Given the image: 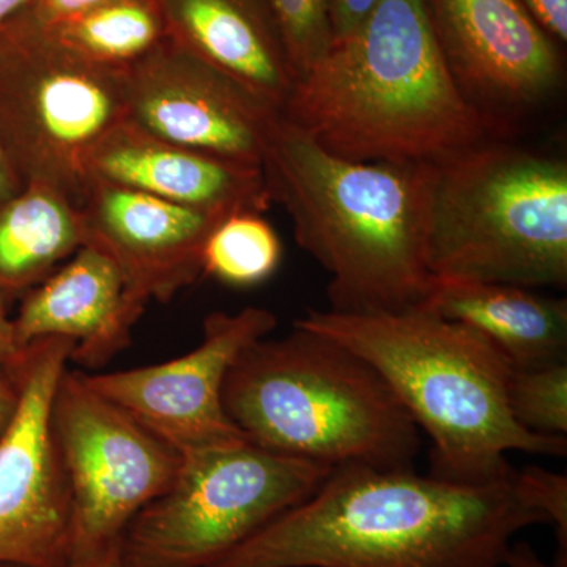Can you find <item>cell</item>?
<instances>
[{
    "instance_id": "cell-1",
    "label": "cell",
    "mask_w": 567,
    "mask_h": 567,
    "mask_svg": "<svg viewBox=\"0 0 567 567\" xmlns=\"http://www.w3.org/2000/svg\"><path fill=\"white\" fill-rule=\"evenodd\" d=\"M537 524L546 517L522 495L516 468L470 484L342 465L210 567H502L514 536Z\"/></svg>"
},
{
    "instance_id": "cell-2",
    "label": "cell",
    "mask_w": 567,
    "mask_h": 567,
    "mask_svg": "<svg viewBox=\"0 0 567 567\" xmlns=\"http://www.w3.org/2000/svg\"><path fill=\"white\" fill-rule=\"evenodd\" d=\"M281 115L324 151L360 163H434L488 132L447 66L425 0H380L295 82Z\"/></svg>"
},
{
    "instance_id": "cell-3",
    "label": "cell",
    "mask_w": 567,
    "mask_h": 567,
    "mask_svg": "<svg viewBox=\"0 0 567 567\" xmlns=\"http://www.w3.org/2000/svg\"><path fill=\"white\" fill-rule=\"evenodd\" d=\"M262 171L295 240L330 275V311L393 312L424 300L431 163H360L279 117Z\"/></svg>"
},
{
    "instance_id": "cell-4",
    "label": "cell",
    "mask_w": 567,
    "mask_h": 567,
    "mask_svg": "<svg viewBox=\"0 0 567 567\" xmlns=\"http://www.w3.org/2000/svg\"><path fill=\"white\" fill-rule=\"evenodd\" d=\"M295 324L374 365L431 439V475L488 483L513 472L511 451L566 456V436L535 434L513 416L507 385L514 368L502 352L473 328L423 303L371 315L309 309Z\"/></svg>"
},
{
    "instance_id": "cell-5",
    "label": "cell",
    "mask_w": 567,
    "mask_h": 567,
    "mask_svg": "<svg viewBox=\"0 0 567 567\" xmlns=\"http://www.w3.org/2000/svg\"><path fill=\"white\" fill-rule=\"evenodd\" d=\"M223 404L254 445L331 468H413L420 453V429L374 365L298 324L240 353Z\"/></svg>"
},
{
    "instance_id": "cell-6",
    "label": "cell",
    "mask_w": 567,
    "mask_h": 567,
    "mask_svg": "<svg viewBox=\"0 0 567 567\" xmlns=\"http://www.w3.org/2000/svg\"><path fill=\"white\" fill-rule=\"evenodd\" d=\"M431 167L432 278L566 286V162L484 141Z\"/></svg>"
},
{
    "instance_id": "cell-7",
    "label": "cell",
    "mask_w": 567,
    "mask_h": 567,
    "mask_svg": "<svg viewBox=\"0 0 567 567\" xmlns=\"http://www.w3.org/2000/svg\"><path fill=\"white\" fill-rule=\"evenodd\" d=\"M181 456L171 487L123 533V567H210L303 503L333 470L248 439Z\"/></svg>"
},
{
    "instance_id": "cell-8",
    "label": "cell",
    "mask_w": 567,
    "mask_h": 567,
    "mask_svg": "<svg viewBox=\"0 0 567 567\" xmlns=\"http://www.w3.org/2000/svg\"><path fill=\"white\" fill-rule=\"evenodd\" d=\"M123 121L122 71L87 61L24 14L0 28V142L22 186H51L80 205L89 155Z\"/></svg>"
},
{
    "instance_id": "cell-9",
    "label": "cell",
    "mask_w": 567,
    "mask_h": 567,
    "mask_svg": "<svg viewBox=\"0 0 567 567\" xmlns=\"http://www.w3.org/2000/svg\"><path fill=\"white\" fill-rule=\"evenodd\" d=\"M51 427L73 505L71 559L118 546L142 507L174 483L181 453L69 369L55 388Z\"/></svg>"
},
{
    "instance_id": "cell-10",
    "label": "cell",
    "mask_w": 567,
    "mask_h": 567,
    "mask_svg": "<svg viewBox=\"0 0 567 567\" xmlns=\"http://www.w3.org/2000/svg\"><path fill=\"white\" fill-rule=\"evenodd\" d=\"M74 346L65 338L29 346L17 413L0 436V565H70L73 505L51 406Z\"/></svg>"
},
{
    "instance_id": "cell-11",
    "label": "cell",
    "mask_w": 567,
    "mask_h": 567,
    "mask_svg": "<svg viewBox=\"0 0 567 567\" xmlns=\"http://www.w3.org/2000/svg\"><path fill=\"white\" fill-rule=\"evenodd\" d=\"M276 323L274 312L256 306L212 312L192 352L128 371L84 372L85 380L181 454L235 442L246 436L224 410V382L240 353Z\"/></svg>"
},
{
    "instance_id": "cell-12",
    "label": "cell",
    "mask_w": 567,
    "mask_h": 567,
    "mask_svg": "<svg viewBox=\"0 0 567 567\" xmlns=\"http://www.w3.org/2000/svg\"><path fill=\"white\" fill-rule=\"evenodd\" d=\"M126 121L159 140L262 167L281 112L167 39L122 71Z\"/></svg>"
},
{
    "instance_id": "cell-13",
    "label": "cell",
    "mask_w": 567,
    "mask_h": 567,
    "mask_svg": "<svg viewBox=\"0 0 567 567\" xmlns=\"http://www.w3.org/2000/svg\"><path fill=\"white\" fill-rule=\"evenodd\" d=\"M84 245L111 257L130 297L167 303L203 276L208 235L226 218L151 194L89 182L80 204Z\"/></svg>"
},
{
    "instance_id": "cell-14",
    "label": "cell",
    "mask_w": 567,
    "mask_h": 567,
    "mask_svg": "<svg viewBox=\"0 0 567 567\" xmlns=\"http://www.w3.org/2000/svg\"><path fill=\"white\" fill-rule=\"evenodd\" d=\"M451 73L470 100L528 106L561 76L557 43L520 0H425Z\"/></svg>"
},
{
    "instance_id": "cell-15",
    "label": "cell",
    "mask_w": 567,
    "mask_h": 567,
    "mask_svg": "<svg viewBox=\"0 0 567 567\" xmlns=\"http://www.w3.org/2000/svg\"><path fill=\"white\" fill-rule=\"evenodd\" d=\"M92 181L223 216L264 213L271 204L262 167L159 140L128 121L112 128L89 155Z\"/></svg>"
},
{
    "instance_id": "cell-16",
    "label": "cell",
    "mask_w": 567,
    "mask_h": 567,
    "mask_svg": "<svg viewBox=\"0 0 567 567\" xmlns=\"http://www.w3.org/2000/svg\"><path fill=\"white\" fill-rule=\"evenodd\" d=\"M145 306L126 290L111 257L82 245L35 289L22 297L13 319L22 347L48 338L73 341L71 361L99 369L130 344Z\"/></svg>"
},
{
    "instance_id": "cell-17",
    "label": "cell",
    "mask_w": 567,
    "mask_h": 567,
    "mask_svg": "<svg viewBox=\"0 0 567 567\" xmlns=\"http://www.w3.org/2000/svg\"><path fill=\"white\" fill-rule=\"evenodd\" d=\"M167 35L282 112L293 78L268 0H159Z\"/></svg>"
},
{
    "instance_id": "cell-18",
    "label": "cell",
    "mask_w": 567,
    "mask_h": 567,
    "mask_svg": "<svg viewBox=\"0 0 567 567\" xmlns=\"http://www.w3.org/2000/svg\"><path fill=\"white\" fill-rule=\"evenodd\" d=\"M424 306L492 342L514 369L567 361V303L513 284L432 278Z\"/></svg>"
},
{
    "instance_id": "cell-19",
    "label": "cell",
    "mask_w": 567,
    "mask_h": 567,
    "mask_svg": "<svg viewBox=\"0 0 567 567\" xmlns=\"http://www.w3.org/2000/svg\"><path fill=\"white\" fill-rule=\"evenodd\" d=\"M82 245L80 205L51 186H22L0 203V300L31 292Z\"/></svg>"
},
{
    "instance_id": "cell-20",
    "label": "cell",
    "mask_w": 567,
    "mask_h": 567,
    "mask_svg": "<svg viewBox=\"0 0 567 567\" xmlns=\"http://www.w3.org/2000/svg\"><path fill=\"white\" fill-rule=\"evenodd\" d=\"M51 29L96 65L125 71L169 39L159 0H103Z\"/></svg>"
},
{
    "instance_id": "cell-21",
    "label": "cell",
    "mask_w": 567,
    "mask_h": 567,
    "mask_svg": "<svg viewBox=\"0 0 567 567\" xmlns=\"http://www.w3.org/2000/svg\"><path fill=\"white\" fill-rule=\"evenodd\" d=\"M281 260V238L262 213H234L216 224L208 235L203 275L245 289L270 279Z\"/></svg>"
},
{
    "instance_id": "cell-22",
    "label": "cell",
    "mask_w": 567,
    "mask_h": 567,
    "mask_svg": "<svg viewBox=\"0 0 567 567\" xmlns=\"http://www.w3.org/2000/svg\"><path fill=\"white\" fill-rule=\"evenodd\" d=\"M507 401L522 427L567 439V361L535 369H513Z\"/></svg>"
},
{
    "instance_id": "cell-23",
    "label": "cell",
    "mask_w": 567,
    "mask_h": 567,
    "mask_svg": "<svg viewBox=\"0 0 567 567\" xmlns=\"http://www.w3.org/2000/svg\"><path fill=\"white\" fill-rule=\"evenodd\" d=\"M293 84L333 47L331 0H268Z\"/></svg>"
},
{
    "instance_id": "cell-24",
    "label": "cell",
    "mask_w": 567,
    "mask_h": 567,
    "mask_svg": "<svg viewBox=\"0 0 567 567\" xmlns=\"http://www.w3.org/2000/svg\"><path fill=\"white\" fill-rule=\"evenodd\" d=\"M516 480L529 505L557 529L558 565L567 566V476L532 465L516 470Z\"/></svg>"
},
{
    "instance_id": "cell-25",
    "label": "cell",
    "mask_w": 567,
    "mask_h": 567,
    "mask_svg": "<svg viewBox=\"0 0 567 567\" xmlns=\"http://www.w3.org/2000/svg\"><path fill=\"white\" fill-rule=\"evenodd\" d=\"M29 360V347H22L14 334L13 319L7 315L6 305L0 300V371L20 383Z\"/></svg>"
},
{
    "instance_id": "cell-26",
    "label": "cell",
    "mask_w": 567,
    "mask_h": 567,
    "mask_svg": "<svg viewBox=\"0 0 567 567\" xmlns=\"http://www.w3.org/2000/svg\"><path fill=\"white\" fill-rule=\"evenodd\" d=\"M100 2L103 0H31L21 14L43 28H54L82 11L99 6Z\"/></svg>"
},
{
    "instance_id": "cell-27",
    "label": "cell",
    "mask_w": 567,
    "mask_h": 567,
    "mask_svg": "<svg viewBox=\"0 0 567 567\" xmlns=\"http://www.w3.org/2000/svg\"><path fill=\"white\" fill-rule=\"evenodd\" d=\"M379 2L380 0H331L333 44L358 31Z\"/></svg>"
},
{
    "instance_id": "cell-28",
    "label": "cell",
    "mask_w": 567,
    "mask_h": 567,
    "mask_svg": "<svg viewBox=\"0 0 567 567\" xmlns=\"http://www.w3.org/2000/svg\"><path fill=\"white\" fill-rule=\"evenodd\" d=\"M555 43L567 41V0H520Z\"/></svg>"
},
{
    "instance_id": "cell-29",
    "label": "cell",
    "mask_w": 567,
    "mask_h": 567,
    "mask_svg": "<svg viewBox=\"0 0 567 567\" xmlns=\"http://www.w3.org/2000/svg\"><path fill=\"white\" fill-rule=\"evenodd\" d=\"M20 401V388L6 372L0 371V436L9 427Z\"/></svg>"
},
{
    "instance_id": "cell-30",
    "label": "cell",
    "mask_w": 567,
    "mask_h": 567,
    "mask_svg": "<svg viewBox=\"0 0 567 567\" xmlns=\"http://www.w3.org/2000/svg\"><path fill=\"white\" fill-rule=\"evenodd\" d=\"M502 567H567L561 565L550 566L536 554L535 548L528 543H513L506 554Z\"/></svg>"
},
{
    "instance_id": "cell-31",
    "label": "cell",
    "mask_w": 567,
    "mask_h": 567,
    "mask_svg": "<svg viewBox=\"0 0 567 567\" xmlns=\"http://www.w3.org/2000/svg\"><path fill=\"white\" fill-rule=\"evenodd\" d=\"M0 567L20 566L0 565ZM66 567H123L121 561V544L100 551V554L91 555V557L71 559L70 565Z\"/></svg>"
},
{
    "instance_id": "cell-32",
    "label": "cell",
    "mask_w": 567,
    "mask_h": 567,
    "mask_svg": "<svg viewBox=\"0 0 567 567\" xmlns=\"http://www.w3.org/2000/svg\"><path fill=\"white\" fill-rule=\"evenodd\" d=\"M22 188V183L17 174L11 169L9 158L3 151L2 142H0V203L9 199Z\"/></svg>"
},
{
    "instance_id": "cell-33",
    "label": "cell",
    "mask_w": 567,
    "mask_h": 567,
    "mask_svg": "<svg viewBox=\"0 0 567 567\" xmlns=\"http://www.w3.org/2000/svg\"><path fill=\"white\" fill-rule=\"evenodd\" d=\"M31 0H0V28L20 14Z\"/></svg>"
}]
</instances>
